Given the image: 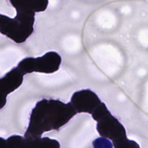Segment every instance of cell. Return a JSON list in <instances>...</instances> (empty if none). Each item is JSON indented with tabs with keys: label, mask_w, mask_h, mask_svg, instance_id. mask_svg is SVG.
Returning a JSON list of instances; mask_svg holds the SVG:
<instances>
[{
	"label": "cell",
	"mask_w": 148,
	"mask_h": 148,
	"mask_svg": "<svg viewBox=\"0 0 148 148\" xmlns=\"http://www.w3.org/2000/svg\"><path fill=\"white\" fill-rule=\"evenodd\" d=\"M51 75H43L42 77V80L45 82H60L61 80H65L66 79L69 77V75L65 71H57L54 73H50Z\"/></svg>",
	"instance_id": "ba28073f"
},
{
	"label": "cell",
	"mask_w": 148,
	"mask_h": 148,
	"mask_svg": "<svg viewBox=\"0 0 148 148\" xmlns=\"http://www.w3.org/2000/svg\"><path fill=\"white\" fill-rule=\"evenodd\" d=\"M96 22L102 28L110 29L116 23V17L111 11L104 9L99 11L97 13Z\"/></svg>",
	"instance_id": "8992f818"
},
{
	"label": "cell",
	"mask_w": 148,
	"mask_h": 148,
	"mask_svg": "<svg viewBox=\"0 0 148 148\" xmlns=\"http://www.w3.org/2000/svg\"><path fill=\"white\" fill-rule=\"evenodd\" d=\"M62 46L66 52L73 53L77 51L81 47L80 38L75 35L66 36L62 40Z\"/></svg>",
	"instance_id": "52a82bcc"
},
{
	"label": "cell",
	"mask_w": 148,
	"mask_h": 148,
	"mask_svg": "<svg viewBox=\"0 0 148 148\" xmlns=\"http://www.w3.org/2000/svg\"><path fill=\"white\" fill-rule=\"evenodd\" d=\"M91 57L99 72L108 76L115 74L122 64L120 53L115 47L109 44L97 46L92 50Z\"/></svg>",
	"instance_id": "7a4b0ae2"
},
{
	"label": "cell",
	"mask_w": 148,
	"mask_h": 148,
	"mask_svg": "<svg viewBox=\"0 0 148 148\" xmlns=\"http://www.w3.org/2000/svg\"><path fill=\"white\" fill-rule=\"evenodd\" d=\"M16 16L0 13V33L16 43H24L34 32L35 13L45 10L49 0H9Z\"/></svg>",
	"instance_id": "6da1fadb"
},
{
	"label": "cell",
	"mask_w": 148,
	"mask_h": 148,
	"mask_svg": "<svg viewBox=\"0 0 148 148\" xmlns=\"http://www.w3.org/2000/svg\"><path fill=\"white\" fill-rule=\"evenodd\" d=\"M61 63V56L57 52L50 51L41 57L24 58L17 65L26 75L34 72L50 74L59 70Z\"/></svg>",
	"instance_id": "3957f363"
},
{
	"label": "cell",
	"mask_w": 148,
	"mask_h": 148,
	"mask_svg": "<svg viewBox=\"0 0 148 148\" xmlns=\"http://www.w3.org/2000/svg\"><path fill=\"white\" fill-rule=\"evenodd\" d=\"M138 73H139L140 75H145V74L146 73V71H145L144 69H140Z\"/></svg>",
	"instance_id": "4fadbf2b"
},
{
	"label": "cell",
	"mask_w": 148,
	"mask_h": 148,
	"mask_svg": "<svg viewBox=\"0 0 148 148\" xmlns=\"http://www.w3.org/2000/svg\"><path fill=\"white\" fill-rule=\"evenodd\" d=\"M72 17L73 18H78L79 17V13L77 11H74L72 13Z\"/></svg>",
	"instance_id": "7c38bea8"
},
{
	"label": "cell",
	"mask_w": 148,
	"mask_h": 148,
	"mask_svg": "<svg viewBox=\"0 0 148 148\" xmlns=\"http://www.w3.org/2000/svg\"><path fill=\"white\" fill-rule=\"evenodd\" d=\"M121 13H123L124 14H129L131 12V9L130 6L125 5V6H123L121 8Z\"/></svg>",
	"instance_id": "8fae6325"
},
{
	"label": "cell",
	"mask_w": 148,
	"mask_h": 148,
	"mask_svg": "<svg viewBox=\"0 0 148 148\" xmlns=\"http://www.w3.org/2000/svg\"><path fill=\"white\" fill-rule=\"evenodd\" d=\"M93 148H113L110 140L104 137L95 139L92 142Z\"/></svg>",
	"instance_id": "9c48e42d"
},
{
	"label": "cell",
	"mask_w": 148,
	"mask_h": 148,
	"mask_svg": "<svg viewBox=\"0 0 148 148\" xmlns=\"http://www.w3.org/2000/svg\"><path fill=\"white\" fill-rule=\"evenodd\" d=\"M147 29H143L139 31L138 34V39L139 42L143 46H147L148 43V35Z\"/></svg>",
	"instance_id": "30bf717a"
},
{
	"label": "cell",
	"mask_w": 148,
	"mask_h": 148,
	"mask_svg": "<svg viewBox=\"0 0 148 148\" xmlns=\"http://www.w3.org/2000/svg\"><path fill=\"white\" fill-rule=\"evenodd\" d=\"M24 75L25 73L16 66L0 77V107L5 103L8 94L21 86Z\"/></svg>",
	"instance_id": "277c9868"
},
{
	"label": "cell",
	"mask_w": 148,
	"mask_h": 148,
	"mask_svg": "<svg viewBox=\"0 0 148 148\" xmlns=\"http://www.w3.org/2000/svg\"><path fill=\"white\" fill-rule=\"evenodd\" d=\"M71 101L78 109L79 112H90V109H94L96 105L101 103L98 97L89 90L77 91L73 94Z\"/></svg>",
	"instance_id": "5b68a950"
}]
</instances>
